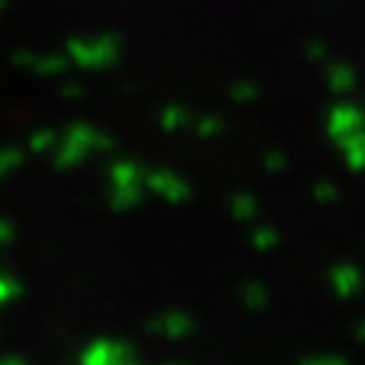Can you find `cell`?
<instances>
[{
	"label": "cell",
	"mask_w": 365,
	"mask_h": 365,
	"mask_svg": "<svg viewBox=\"0 0 365 365\" xmlns=\"http://www.w3.org/2000/svg\"><path fill=\"white\" fill-rule=\"evenodd\" d=\"M0 365H19V362H0Z\"/></svg>",
	"instance_id": "1"
}]
</instances>
